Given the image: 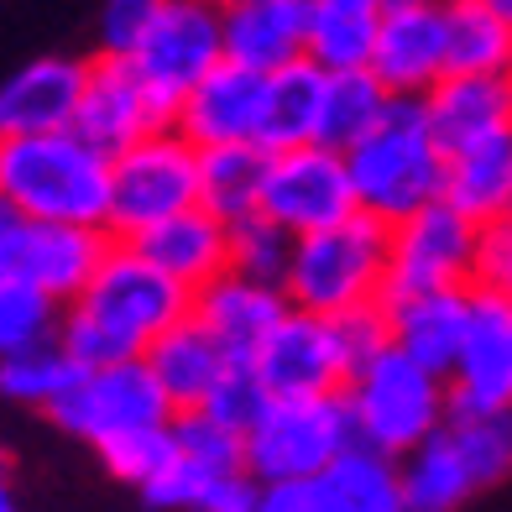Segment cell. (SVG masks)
Wrapping results in <instances>:
<instances>
[{"label":"cell","mask_w":512,"mask_h":512,"mask_svg":"<svg viewBox=\"0 0 512 512\" xmlns=\"http://www.w3.org/2000/svg\"><path fill=\"white\" fill-rule=\"evenodd\" d=\"M497 6H502V16H507V21H512V0H497Z\"/></svg>","instance_id":"7bdbcfd3"},{"label":"cell","mask_w":512,"mask_h":512,"mask_svg":"<svg viewBox=\"0 0 512 512\" xmlns=\"http://www.w3.org/2000/svg\"><path fill=\"white\" fill-rule=\"evenodd\" d=\"M460 455L471 460L476 486H497L512 476V413H450V424Z\"/></svg>","instance_id":"d590c367"},{"label":"cell","mask_w":512,"mask_h":512,"mask_svg":"<svg viewBox=\"0 0 512 512\" xmlns=\"http://www.w3.org/2000/svg\"><path fill=\"white\" fill-rule=\"evenodd\" d=\"M0 512H21L16 492H11V481H6V460H0Z\"/></svg>","instance_id":"b9f144b4"},{"label":"cell","mask_w":512,"mask_h":512,"mask_svg":"<svg viewBox=\"0 0 512 512\" xmlns=\"http://www.w3.org/2000/svg\"><path fill=\"white\" fill-rule=\"evenodd\" d=\"M115 241H105V230L84 225H27L16 251V277H27L32 288H42L58 309H68L74 298L95 283V272L105 267Z\"/></svg>","instance_id":"44dd1931"},{"label":"cell","mask_w":512,"mask_h":512,"mask_svg":"<svg viewBox=\"0 0 512 512\" xmlns=\"http://www.w3.org/2000/svg\"><path fill=\"white\" fill-rule=\"evenodd\" d=\"M267 162L272 152L262 147H215L199 152V204L225 225H241L262 215V189H267Z\"/></svg>","instance_id":"f546056e"},{"label":"cell","mask_w":512,"mask_h":512,"mask_svg":"<svg viewBox=\"0 0 512 512\" xmlns=\"http://www.w3.org/2000/svg\"><path fill=\"white\" fill-rule=\"evenodd\" d=\"M173 403L162 398V387L152 382L147 361H126V366H105V371H84L79 387L53 408V424L63 434L84 439V445H115L126 434L142 429H168L173 424Z\"/></svg>","instance_id":"9c48e42d"},{"label":"cell","mask_w":512,"mask_h":512,"mask_svg":"<svg viewBox=\"0 0 512 512\" xmlns=\"http://www.w3.org/2000/svg\"><path fill=\"white\" fill-rule=\"evenodd\" d=\"M361 445L351 403L340 398H272L267 418L246 434V476L262 486L314 481Z\"/></svg>","instance_id":"8992f818"},{"label":"cell","mask_w":512,"mask_h":512,"mask_svg":"<svg viewBox=\"0 0 512 512\" xmlns=\"http://www.w3.org/2000/svg\"><path fill=\"white\" fill-rule=\"evenodd\" d=\"M267 408H272V392L262 387L256 366H230L225 377H220V387L209 392L204 418H209V424H220V429H230V434H241V439H246V434L267 418Z\"/></svg>","instance_id":"74e56055"},{"label":"cell","mask_w":512,"mask_h":512,"mask_svg":"<svg viewBox=\"0 0 512 512\" xmlns=\"http://www.w3.org/2000/svg\"><path fill=\"white\" fill-rule=\"evenodd\" d=\"M152 16H157V0H110V6L100 11V48L105 58H126L142 48V37L152 27Z\"/></svg>","instance_id":"f35d334b"},{"label":"cell","mask_w":512,"mask_h":512,"mask_svg":"<svg viewBox=\"0 0 512 512\" xmlns=\"http://www.w3.org/2000/svg\"><path fill=\"white\" fill-rule=\"evenodd\" d=\"M356 356L345 345L340 319L288 314L283 330L256 356V377L272 398H340L356 382Z\"/></svg>","instance_id":"7c38bea8"},{"label":"cell","mask_w":512,"mask_h":512,"mask_svg":"<svg viewBox=\"0 0 512 512\" xmlns=\"http://www.w3.org/2000/svg\"><path fill=\"white\" fill-rule=\"evenodd\" d=\"M445 204L481 230L512 220V131L486 136L445 162Z\"/></svg>","instance_id":"484cf974"},{"label":"cell","mask_w":512,"mask_h":512,"mask_svg":"<svg viewBox=\"0 0 512 512\" xmlns=\"http://www.w3.org/2000/svg\"><path fill=\"white\" fill-rule=\"evenodd\" d=\"M450 74L471 79H512V21L497 0H455L445 6Z\"/></svg>","instance_id":"f1b7e54d"},{"label":"cell","mask_w":512,"mask_h":512,"mask_svg":"<svg viewBox=\"0 0 512 512\" xmlns=\"http://www.w3.org/2000/svg\"><path fill=\"white\" fill-rule=\"evenodd\" d=\"M147 361V371H152V382L162 387V398L173 403V413L178 418H189V413H204V403H209V392L220 387V377L230 371V361H225V351L215 340L204 335V324L189 314L178 324V330H168L152 351L142 356Z\"/></svg>","instance_id":"d4e9b609"},{"label":"cell","mask_w":512,"mask_h":512,"mask_svg":"<svg viewBox=\"0 0 512 512\" xmlns=\"http://www.w3.org/2000/svg\"><path fill=\"white\" fill-rule=\"evenodd\" d=\"M256 512H408V502H403L398 465L356 445L340 465H330L314 481L267 486Z\"/></svg>","instance_id":"e0dca14e"},{"label":"cell","mask_w":512,"mask_h":512,"mask_svg":"<svg viewBox=\"0 0 512 512\" xmlns=\"http://www.w3.org/2000/svg\"><path fill=\"white\" fill-rule=\"evenodd\" d=\"M476 288H492L512 304V220L492 225L481 236V283Z\"/></svg>","instance_id":"ab89813d"},{"label":"cell","mask_w":512,"mask_h":512,"mask_svg":"<svg viewBox=\"0 0 512 512\" xmlns=\"http://www.w3.org/2000/svg\"><path fill=\"white\" fill-rule=\"evenodd\" d=\"M455 413H512V304L492 288L471 293L460 356L450 371Z\"/></svg>","instance_id":"9a60e30c"},{"label":"cell","mask_w":512,"mask_h":512,"mask_svg":"<svg viewBox=\"0 0 512 512\" xmlns=\"http://www.w3.org/2000/svg\"><path fill=\"white\" fill-rule=\"evenodd\" d=\"M371 74L382 79V89L392 100H424L450 74L445 6H429V0H387Z\"/></svg>","instance_id":"5bb4252c"},{"label":"cell","mask_w":512,"mask_h":512,"mask_svg":"<svg viewBox=\"0 0 512 512\" xmlns=\"http://www.w3.org/2000/svg\"><path fill=\"white\" fill-rule=\"evenodd\" d=\"M288 314H293V304H288L283 288L251 283L241 272H225L220 283L194 293V319L225 351L230 366H256V356L267 351V340L283 330Z\"/></svg>","instance_id":"ac0fdd59"},{"label":"cell","mask_w":512,"mask_h":512,"mask_svg":"<svg viewBox=\"0 0 512 512\" xmlns=\"http://www.w3.org/2000/svg\"><path fill=\"white\" fill-rule=\"evenodd\" d=\"M324 89L330 74L314 68L309 58L283 68L267 79V100H262V152H298V147H319V121H324Z\"/></svg>","instance_id":"4316f807"},{"label":"cell","mask_w":512,"mask_h":512,"mask_svg":"<svg viewBox=\"0 0 512 512\" xmlns=\"http://www.w3.org/2000/svg\"><path fill=\"white\" fill-rule=\"evenodd\" d=\"M79 377H84V366L68 356L58 340L0 361V392H6L11 403H27V408H42V413H53L68 392L79 387Z\"/></svg>","instance_id":"d6a6232c"},{"label":"cell","mask_w":512,"mask_h":512,"mask_svg":"<svg viewBox=\"0 0 512 512\" xmlns=\"http://www.w3.org/2000/svg\"><path fill=\"white\" fill-rule=\"evenodd\" d=\"M262 100H267L262 74H251L241 63H220L204 84L189 89V100L178 105L173 131L183 142H194L199 152L251 147L262 136Z\"/></svg>","instance_id":"d6986e66"},{"label":"cell","mask_w":512,"mask_h":512,"mask_svg":"<svg viewBox=\"0 0 512 512\" xmlns=\"http://www.w3.org/2000/svg\"><path fill=\"white\" fill-rule=\"evenodd\" d=\"M471 293H424V298L382 304L392 345H398L408 361L429 366V371H439V377L450 382L460 340H465V324H471Z\"/></svg>","instance_id":"cb8c5ba5"},{"label":"cell","mask_w":512,"mask_h":512,"mask_svg":"<svg viewBox=\"0 0 512 512\" xmlns=\"http://www.w3.org/2000/svg\"><path fill=\"white\" fill-rule=\"evenodd\" d=\"M262 215L272 225H283L288 236H314L340 220L361 215L356 189H351V168L345 157L330 147H298V152H277L267 162V189H262Z\"/></svg>","instance_id":"8fae6325"},{"label":"cell","mask_w":512,"mask_h":512,"mask_svg":"<svg viewBox=\"0 0 512 512\" xmlns=\"http://www.w3.org/2000/svg\"><path fill=\"white\" fill-rule=\"evenodd\" d=\"M89 68L84 58L48 53L21 63L0 84V136H58L79 126V110L89 95Z\"/></svg>","instance_id":"2e32d148"},{"label":"cell","mask_w":512,"mask_h":512,"mask_svg":"<svg viewBox=\"0 0 512 512\" xmlns=\"http://www.w3.org/2000/svg\"><path fill=\"white\" fill-rule=\"evenodd\" d=\"M32 220H21L16 209L0 199V277H16V251H21V236H27Z\"/></svg>","instance_id":"60d3db41"},{"label":"cell","mask_w":512,"mask_h":512,"mask_svg":"<svg viewBox=\"0 0 512 512\" xmlns=\"http://www.w3.org/2000/svg\"><path fill=\"white\" fill-rule=\"evenodd\" d=\"M63 309L27 277H0V361L58 340Z\"/></svg>","instance_id":"836d02e7"},{"label":"cell","mask_w":512,"mask_h":512,"mask_svg":"<svg viewBox=\"0 0 512 512\" xmlns=\"http://www.w3.org/2000/svg\"><path fill=\"white\" fill-rule=\"evenodd\" d=\"M481 236L450 204H434L424 215L403 220L392 230V262H387V293L382 304L424 293H471L481 283Z\"/></svg>","instance_id":"ba28073f"},{"label":"cell","mask_w":512,"mask_h":512,"mask_svg":"<svg viewBox=\"0 0 512 512\" xmlns=\"http://www.w3.org/2000/svg\"><path fill=\"white\" fill-rule=\"evenodd\" d=\"M178 110L157 100V89L136 74L126 58H95L89 68V95L79 110V136L105 157H121L136 142H147L157 131H173Z\"/></svg>","instance_id":"4fadbf2b"},{"label":"cell","mask_w":512,"mask_h":512,"mask_svg":"<svg viewBox=\"0 0 512 512\" xmlns=\"http://www.w3.org/2000/svg\"><path fill=\"white\" fill-rule=\"evenodd\" d=\"M392 110V95L382 89V79L371 74H335L324 89V121H319V147H330L340 157H351L366 136H377Z\"/></svg>","instance_id":"1f68e13d"},{"label":"cell","mask_w":512,"mask_h":512,"mask_svg":"<svg viewBox=\"0 0 512 512\" xmlns=\"http://www.w3.org/2000/svg\"><path fill=\"white\" fill-rule=\"evenodd\" d=\"M387 262H392V230L371 215H351L330 230L298 236L283 293L293 314H314V319L382 309Z\"/></svg>","instance_id":"277c9868"},{"label":"cell","mask_w":512,"mask_h":512,"mask_svg":"<svg viewBox=\"0 0 512 512\" xmlns=\"http://www.w3.org/2000/svg\"><path fill=\"white\" fill-rule=\"evenodd\" d=\"M173 424H178V418H173ZM173 424H168V429H142V434H126V439H115V445H105V450H100L105 471H110L115 481H131V486H142V492H147V486L178 460V434H173Z\"/></svg>","instance_id":"8d00e7d4"},{"label":"cell","mask_w":512,"mask_h":512,"mask_svg":"<svg viewBox=\"0 0 512 512\" xmlns=\"http://www.w3.org/2000/svg\"><path fill=\"white\" fill-rule=\"evenodd\" d=\"M398 476H403V502H408V512H455V507H465V502L481 492L471 460L460 455V445H455L450 429H439L429 445H418V450L398 465Z\"/></svg>","instance_id":"4dcf8cb0"},{"label":"cell","mask_w":512,"mask_h":512,"mask_svg":"<svg viewBox=\"0 0 512 512\" xmlns=\"http://www.w3.org/2000/svg\"><path fill=\"white\" fill-rule=\"evenodd\" d=\"M0 199L32 225H84L110 220V157L79 131L58 136H0Z\"/></svg>","instance_id":"7a4b0ae2"},{"label":"cell","mask_w":512,"mask_h":512,"mask_svg":"<svg viewBox=\"0 0 512 512\" xmlns=\"http://www.w3.org/2000/svg\"><path fill=\"white\" fill-rule=\"evenodd\" d=\"M309 11L314 0H236V6H225V63H241L262 79L304 63Z\"/></svg>","instance_id":"ffe728a7"},{"label":"cell","mask_w":512,"mask_h":512,"mask_svg":"<svg viewBox=\"0 0 512 512\" xmlns=\"http://www.w3.org/2000/svg\"><path fill=\"white\" fill-rule=\"evenodd\" d=\"M445 162L450 157L439 152L434 131L424 121V100H392L382 131L366 136L345 157L356 209L371 220H382L387 230H398L403 220L445 204Z\"/></svg>","instance_id":"3957f363"},{"label":"cell","mask_w":512,"mask_h":512,"mask_svg":"<svg viewBox=\"0 0 512 512\" xmlns=\"http://www.w3.org/2000/svg\"><path fill=\"white\" fill-rule=\"evenodd\" d=\"M293 236L283 225H272L267 215H251L241 225H230V272L251 277V283L283 288L288 267H293Z\"/></svg>","instance_id":"e575fe53"},{"label":"cell","mask_w":512,"mask_h":512,"mask_svg":"<svg viewBox=\"0 0 512 512\" xmlns=\"http://www.w3.org/2000/svg\"><path fill=\"white\" fill-rule=\"evenodd\" d=\"M189 314H194L189 288H178L162 267H152L131 241H115L95 283L63 309L58 345L84 371H105V366L142 361Z\"/></svg>","instance_id":"6da1fadb"},{"label":"cell","mask_w":512,"mask_h":512,"mask_svg":"<svg viewBox=\"0 0 512 512\" xmlns=\"http://www.w3.org/2000/svg\"><path fill=\"white\" fill-rule=\"evenodd\" d=\"M382 37L377 0H314L309 11V63L324 74H366Z\"/></svg>","instance_id":"83f0119b"},{"label":"cell","mask_w":512,"mask_h":512,"mask_svg":"<svg viewBox=\"0 0 512 512\" xmlns=\"http://www.w3.org/2000/svg\"><path fill=\"white\" fill-rule=\"evenodd\" d=\"M220 63H225V11L199 6V0H157V16L142 37V48L131 53V68L173 110Z\"/></svg>","instance_id":"30bf717a"},{"label":"cell","mask_w":512,"mask_h":512,"mask_svg":"<svg viewBox=\"0 0 512 512\" xmlns=\"http://www.w3.org/2000/svg\"><path fill=\"white\" fill-rule=\"evenodd\" d=\"M131 246L189 293H204L209 283H220V277L230 272V225L215 220L204 204L189 209V215H178V220H168V225H157L152 236L131 241Z\"/></svg>","instance_id":"603a6c76"},{"label":"cell","mask_w":512,"mask_h":512,"mask_svg":"<svg viewBox=\"0 0 512 512\" xmlns=\"http://www.w3.org/2000/svg\"><path fill=\"white\" fill-rule=\"evenodd\" d=\"M345 403H351V424H356L361 450L387 455V460H398V455L408 460L455 413L450 382L439 371L408 361L398 345H387L382 356H371L356 371V382L345 387Z\"/></svg>","instance_id":"5b68a950"},{"label":"cell","mask_w":512,"mask_h":512,"mask_svg":"<svg viewBox=\"0 0 512 512\" xmlns=\"http://www.w3.org/2000/svg\"><path fill=\"white\" fill-rule=\"evenodd\" d=\"M199 209V147L178 131H157L110 157V220L115 241H142L157 225Z\"/></svg>","instance_id":"52a82bcc"},{"label":"cell","mask_w":512,"mask_h":512,"mask_svg":"<svg viewBox=\"0 0 512 512\" xmlns=\"http://www.w3.org/2000/svg\"><path fill=\"white\" fill-rule=\"evenodd\" d=\"M424 121L445 157L486 142V136H502L512 131V79L445 74L424 95Z\"/></svg>","instance_id":"7402d4cb"}]
</instances>
